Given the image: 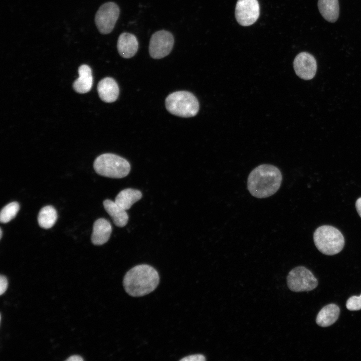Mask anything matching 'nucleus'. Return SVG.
Masks as SVG:
<instances>
[{"label": "nucleus", "instance_id": "1", "mask_svg": "<svg viewBox=\"0 0 361 361\" xmlns=\"http://www.w3.org/2000/svg\"><path fill=\"white\" fill-rule=\"evenodd\" d=\"M282 179V174L278 168L271 164H261L249 174L247 180L248 189L256 198H267L278 190Z\"/></svg>", "mask_w": 361, "mask_h": 361}, {"label": "nucleus", "instance_id": "2", "mask_svg": "<svg viewBox=\"0 0 361 361\" xmlns=\"http://www.w3.org/2000/svg\"><path fill=\"white\" fill-rule=\"evenodd\" d=\"M159 282L157 271L147 264L136 265L125 275L123 284L125 291L130 296L137 297L153 291Z\"/></svg>", "mask_w": 361, "mask_h": 361}, {"label": "nucleus", "instance_id": "3", "mask_svg": "<svg viewBox=\"0 0 361 361\" xmlns=\"http://www.w3.org/2000/svg\"><path fill=\"white\" fill-rule=\"evenodd\" d=\"M313 240L318 250L327 255L338 253L344 245L341 233L331 226L324 225L317 228L313 234Z\"/></svg>", "mask_w": 361, "mask_h": 361}, {"label": "nucleus", "instance_id": "4", "mask_svg": "<svg viewBox=\"0 0 361 361\" xmlns=\"http://www.w3.org/2000/svg\"><path fill=\"white\" fill-rule=\"evenodd\" d=\"M165 107L171 114L182 117L195 116L199 110V103L192 93L186 91L173 92L167 96Z\"/></svg>", "mask_w": 361, "mask_h": 361}, {"label": "nucleus", "instance_id": "5", "mask_svg": "<svg viewBox=\"0 0 361 361\" xmlns=\"http://www.w3.org/2000/svg\"><path fill=\"white\" fill-rule=\"evenodd\" d=\"M94 170L102 176L120 178L126 176L130 170L128 161L113 153H104L98 156L93 163Z\"/></svg>", "mask_w": 361, "mask_h": 361}, {"label": "nucleus", "instance_id": "6", "mask_svg": "<svg viewBox=\"0 0 361 361\" xmlns=\"http://www.w3.org/2000/svg\"><path fill=\"white\" fill-rule=\"evenodd\" d=\"M287 284L291 291L303 292L314 289L317 287L318 282L309 269L304 266H297L289 272Z\"/></svg>", "mask_w": 361, "mask_h": 361}, {"label": "nucleus", "instance_id": "7", "mask_svg": "<svg viewBox=\"0 0 361 361\" xmlns=\"http://www.w3.org/2000/svg\"><path fill=\"white\" fill-rule=\"evenodd\" d=\"M120 10L118 5L113 2L103 4L97 11L95 22L99 32L107 34L112 32L119 18Z\"/></svg>", "mask_w": 361, "mask_h": 361}, {"label": "nucleus", "instance_id": "8", "mask_svg": "<svg viewBox=\"0 0 361 361\" xmlns=\"http://www.w3.org/2000/svg\"><path fill=\"white\" fill-rule=\"evenodd\" d=\"M173 44L174 38L170 32L165 30L156 32L150 39L149 54L155 59L164 58L170 53Z\"/></svg>", "mask_w": 361, "mask_h": 361}, {"label": "nucleus", "instance_id": "9", "mask_svg": "<svg viewBox=\"0 0 361 361\" xmlns=\"http://www.w3.org/2000/svg\"><path fill=\"white\" fill-rule=\"evenodd\" d=\"M260 14L257 0H238L235 9V17L238 23L243 26L254 24Z\"/></svg>", "mask_w": 361, "mask_h": 361}, {"label": "nucleus", "instance_id": "10", "mask_svg": "<svg viewBox=\"0 0 361 361\" xmlns=\"http://www.w3.org/2000/svg\"><path fill=\"white\" fill-rule=\"evenodd\" d=\"M293 67L296 75L304 80L312 79L316 72L317 64L314 57L307 52H301L294 59Z\"/></svg>", "mask_w": 361, "mask_h": 361}, {"label": "nucleus", "instance_id": "11", "mask_svg": "<svg viewBox=\"0 0 361 361\" xmlns=\"http://www.w3.org/2000/svg\"><path fill=\"white\" fill-rule=\"evenodd\" d=\"M117 48L122 57L130 58L136 53L138 48V42L134 35L126 32L123 33L118 37Z\"/></svg>", "mask_w": 361, "mask_h": 361}, {"label": "nucleus", "instance_id": "12", "mask_svg": "<svg viewBox=\"0 0 361 361\" xmlns=\"http://www.w3.org/2000/svg\"><path fill=\"white\" fill-rule=\"evenodd\" d=\"M97 91L100 99L106 103L116 101L119 93L117 83L111 77L104 78L99 81Z\"/></svg>", "mask_w": 361, "mask_h": 361}, {"label": "nucleus", "instance_id": "13", "mask_svg": "<svg viewBox=\"0 0 361 361\" xmlns=\"http://www.w3.org/2000/svg\"><path fill=\"white\" fill-rule=\"evenodd\" d=\"M112 227L109 221L104 218L97 220L93 224L91 242L95 245L106 243L110 236Z\"/></svg>", "mask_w": 361, "mask_h": 361}, {"label": "nucleus", "instance_id": "14", "mask_svg": "<svg viewBox=\"0 0 361 361\" xmlns=\"http://www.w3.org/2000/svg\"><path fill=\"white\" fill-rule=\"evenodd\" d=\"M79 77L74 82L73 87L77 93L83 94L88 92L93 84V77L90 67L85 64L78 68Z\"/></svg>", "mask_w": 361, "mask_h": 361}, {"label": "nucleus", "instance_id": "15", "mask_svg": "<svg viewBox=\"0 0 361 361\" xmlns=\"http://www.w3.org/2000/svg\"><path fill=\"white\" fill-rule=\"evenodd\" d=\"M103 206L116 226L123 227L127 224L128 216L126 210L115 201L105 200L103 201Z\"/></svg>", "mask_w": 361, "mask_h": 361}, {"label": "nucleus", "instance_id": "16", "mask_svg": "<svg viewBox=\"0 0 361 361\" xmlns=\"http://www.w3.org/2000/svg\"><path fill=\"white\" fill-rule=\"evenodd\" d=\"M339 313V307L336 304H328L319 311L316 316V322L321 327L329 326L337 320Z\"/></svg>", "mask_w": 361, "mask_h": 361}, {"label": "nucleus", "instance_id": "17", "mask_svg": "<svg viewBox=\"0 0 361 361\" xmlns=\"http://www.w3.org/2000/svg\"><path fill=\"white\" fill-rule=\"evenodd\" d=\"M318 7L322 16L327 21L335 22L339 15L338 0H318Z\"/></svg>", "mask_w": 361, "mask_h": 361}, {"label": "nucleus", "instance_id": "18", "mask_svg": "<svg viewBox=\"0 0 361 361\" xmlns=\"http://www.w3.org/2000/svg\"><path fill=\"white\" fill-rule=\"evenodd\" d=\"M142 197L140 191L132 189H126L119 193L115 198V202L125 210Z\"/></svg>", "mask_w": 361, "mask_h": 361}, {"label": "nucleus", "instance_id": "19", "mask_svg": "<svg viewBox=\"0 0 361 361\" xmlns=\"http://www.w3.org/2000/svg\"><path fill=\"white\" fill-rule=\"evenodd\" d=\"M57 219V213L55 209L52 206H47L40 211L38 216L39 226L47 229L52 227Z\"/></svg>", "mask_w": 361, "mask_h": 361}, {"label": "nucleus", "instance_id": "20", "mask_svg": "<svg viewBox=\"0 0 361 361\" xmlns=\"http://www.w3.org/2000/svg\"><path fill=\"white\" fill-rule=\"evenodd\" d=\"M19 209L20 205L17 202H11L5 206L1 211V222L2 223L9 222L16 217Z\"/></svg>", "mask_w": 361, "mask_h": 361}, {"label": "nucleus", "instance_id": "21", "mask_svg": "<svg viewBox=\"0 0 361 361\" xmlns=\"http://www.w3.org/2000/svg\"><path fill=\"white\" fill-rule=\"evenodd\" d=\"M347 309L350 311L361 309V294L359 296H352L349 297L346 303Z\"/></svg>", "mask_w": 361, "mask_h": 361}, {"label": "nucleus", "instance_id": "22", "mask_svg": "<svg viewBox=\"0 0 361 361\" xmlns=\"http://www.w3.org/2000/svg\"><path fill=\"white\" fill-rule=\"evenodd\" d=\"M181 361H204L206 360L205 356L202 354H196L188 355L180 359Z\"/></svg>", "mask_w": 361, "mask_h": 361}, {"label": "nucleus", "instance_id": "23", "mask_svg": "<svg viewBox=\"0 0 361 361\" xmlns=\"http://www.w3.org/2000/svg\"><path fill=\"white\" fill-rule=\"evenodd\" d=\"M8 286V281L7 278L4 275H1L0 277V294H3L7 289Z\"/></svg>", "mask_w": 361, "mask_h": 361}, {"label": "nucleus", "instance_id": "24", "mask_svg": "<svg viewBox=\"0 0 361 361\" xmlns=\"http://www.w3.org/2000/svg\"><path fill=\"white\" fill-rule=\"evenodd\" d=\"M84 359L80 355H73L68 358L67 361H82Z\"/></svg>", "mask_w": 361, "mask_h": 361}, {"label": "nucleus", "instance_id": "25", "mask_svg": "<svg viewBox=\"0 0 361 361\" xmlns=\"http://www.w3.org/2000/svg\"><path fill=\"white\" fill-rule=\"evenodd\" d=\"M355 207L358 215L361 218V197L356 200Z\"/></svg>", "mask_w": 361, "mask_h": 361}, {"label": "nucleus", "instance_id": "26", "mask_svg": "<svg viewBox=\"0 0 361 361\" xmlns=\"http://www.w3.org/2000/svg\"><path fill=\"white\" fill-rule=\"evenodd\" d=\"M2 234H3L2 230V229L1 228V235H0V239H1V238H2Z\"/></svg>", "mask_w": 361, "mask_h": 361}]
</instances>
